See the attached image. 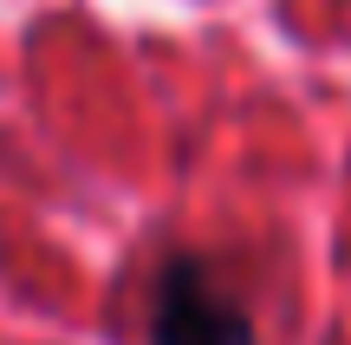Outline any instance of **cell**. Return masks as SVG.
<instances>
[{
  "instance_id": "obj_1",
  "label": "cell",
  "mask_w": 351,
  "mask_h": 345,
  "mask_svg": "<svg viewBox=\"0 0 351 345\" xmlns=\"http://www.w3.org/2000/svg\"><path fill=\"white\" fill-rule=\"evenodd\" d=\"M150 345H261L254 320L202 254H169L150 287Z\"/></svg>"
}]
</instances>
